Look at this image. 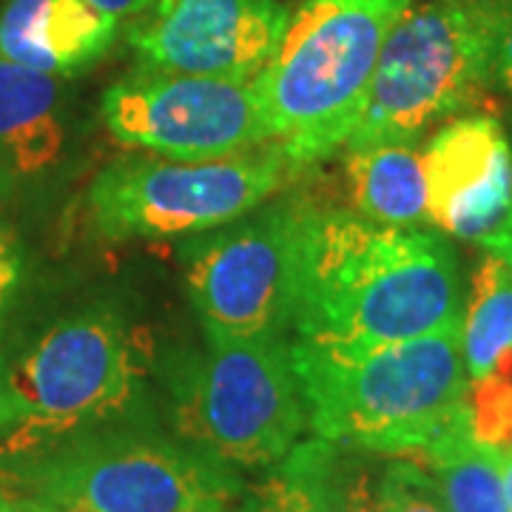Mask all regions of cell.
Masks as SVG:
<instances>
[{
    "mask_svg": "<svg viewBox=\"0 0 512 512\" xmlns=\"http://www.w3.org/2000/svg\"><path fill=\"white\" fill-rule=\"evenodd\" d=\"M498 464H501L504 490H507V501H510V512H512V444L510 447H498Z\"/></svg>",
    "mask_w": 512,
    "mask_h": 512,
    "instance_id": "24",
    "label": "cell"
},
{
    "mask_svg": "<svg viewBox=\"0 0 512 512\" xmlns=\"http://www.w3.org/2000/svg\"><path fill=\"white\" fill-rule=\"evenodd\" d=\"M143 367L114 313L63 319L0 367V461H23L126 413Z\"/></svg>",
    "mask_w": 512,
    "mask_h": 512,
    "instance_id": "5",
    "label": "cell"
},
{
    "mask_svg": "<svg viewBox=\"0 0 512 512\" xmlns=\"http://www.w3.org/2000/svg\"><path fill=\"white\" fill-rule=\"evenodd\" d=\"M311 217V205L279 202L194 245L185 288L205 336H288Z\"/></svg>",
    "mask_w": 512,
    "mask_h": 512,
    "instance_id": "9",
    "label": "cell"
},
{
    "mask_svg": "<svg viewBox=\"0 0 512 512\" xmlns=\"http://www.w3.org/2000/svg\"><path fill=\"white\" fill-rule=\"evenodd\" d=\"M103 120L120 146L183 163L217 160L268 143L254 80L143 69L103 94Z\"/></svg>",
    "mask_w": 512,
    "mask_h": 512,
    "instance_id": "10",
    "label": "cell"
},
{
    "mask_svg": "<svg viewBox=\"0 0 512 512\" xmlns=\"http://www.w3.org/2000/svg\"><path fill=\"white\" fill-rule=\"evenodd\" d=\"M493 83L512 92V0H495Z\"/></svg>",
    "mask_w": 512,
    "mask_h": 512,
    "instance_id": "20",
    "label": "cell"
},
{
    "mask_svg": "<svg viewBox=\"0 0 512 512\" xmlns=\"http://www.w3.org/2000/svg\"><path fill=\"white\" fill-rule=\"evenodd\" d=\"M345 177L353 208L362 220L390 228H419L427 222L424 163L413 143L350 148Z\"/></svg>",
    "mask_w": 512,
    "mask_h": 512,
    "instance_id": "15",
    "label": "cell"
},
{
    "mask_svg": "<svg viewBox=\"0 0 512 512\" xmlns=\"http://www.w3.org/2000/svg\"><path fill=\"white\" fill-rule=\"evenodd\" d=\"M458 256L427 228L313 208L293 336L384 345L461 322Z\"/></svg>",
    "mask_w": 512,
    "mask_h": 512,
    "instance_id": "1",
    "label": "cell"
},
{
    "mask_svg": "<svg viewBox=\"0 0 512 512\" xmlns=\"http://www.w3.org/2000/svg\"><path fill=\"white\" fill-rule=\"evenodd\" d=\"M279 464L242 512H356L370 498L362 484L348 481L336 444L325 439L296 444Z\"/></svg>",
    "mask_w": 512,
    "mask_h": 512,
    "instance_id": "16",
    "label": "cell"
},
{
    "mask_svg": "<svg viewBox=\"0 0 512 512\" xmlns=\"http://www.w3.org/2000/svg\"><path fill=\"white\" fill-rule=\"evenodd\" d=\"M461 359L470 384L512 365V262L487 251L473 271L461 311Z\"/></svg>",
    "mask_w": 512,
    "mask_h": 512,
    "instance_id": "17",
    "label": "cell"
},
{
    "mask_svg": "<svg viewBox=\"0 0 512 512\" xmlns=\"http://www.w3.org/2000/svg\"><path fill=\"white\" fill-rule=\"evenodd\" d=\"M128 43L146 72L251 83L276 55L291 12L279 0H154Z\"/></svg>",
    "mask_w": 512,
    "mask_h": 512,
    "instance_id": "11",
    "label": "cell"
},
{
    "mask_svg": "<svg viewBox=\"0 0 512 512\" xmlns=\"http://www.w3.org/2000/svg\"><path fill=\"white\" fill-rule=\"evenodd\" d=\"M427 222L487 248L512 208V146L493 114H458L421 151Z\"/></svg>",
    "mask_w": 512,
    "mask_h": 512,
    "instance_id": "12",
    "label": "cell"
},
{
    "mask_svg": "<svg viewBox=\"0 0 512 512\" xmlns=\"http://www.w3.org/2000/svg\"><path fill=\"white\" fill-rule=\"evenodd\" d=\"M484 251H495V254L507 256L512 262V208H510V217H507V222H504V228H501V234L484 248Z\"/></svg>",
    "mask_w": 512,
    "mask_h": 512,
    "instance_id": "23",
    "label": "cell"
},
{
    "mask_svg": "<svg viewBox=\"0 0 512 512\" xmlns=\"http://www.w3.org/2000/svg\"><path fill=\"white\" fill-rule=\"evenodd\" d=\"M23 504H26V512H49L43 510V507H37V504H32V501H26V498H23Z\"/></svg>",
    "mask_w": 512,
    "mask_h": 512,
    "instance_id": "26",
    "label": "cell"
},
{
    "mask_svg": "<svg viewBox=\"0 0 512 512\" xmlns=\"http://www.w3.org/2000/svg\"><path fill=\"white\" fill-rule=\"evenodd\" d=\"M18 274H20L18 254H15V248H12L9 237L0 231V305H3V299H6L9 293L15 291V285H18Z\"/></svg>",
    "mask_w": 512,
    "mask_h": 512,
    "instance_id": "21",
    "label": "cell"
},
{
    "mask_svg": "<svg viewBox=\"0 0 512 512\" xmlns=\"http://www.w3.org/2000/svg\"><path fill=\"white\" fill-rule=\"evenodd\" d=\"M117 18L86 0H6L0 55L43 74H77L106 55Z\"/></svg>",
    "mask_w": 512,
    "mask_h": 512,
    "instance_id": "13",
    "label": "cell"
},
{
    "mask_svg": "<svg viewBox=\"0 0 512 512\" xmlns=\"http://www.w3.org/2000/svg\"><path fill=\"white\" fill-rule=\"evenodd\" d=\"M291 362L308 427L336 447L419 456L470 416L461 322L384 345L291 336Z\"/></svg>",
    "mask_w": 512,
    "mask_h": 512,
    "instance_id": "2",
    "label": "cell"
},
{
    "mask_svg": "<svg viewBox=\"0 0 512 512\" xmlns=\"http://www.w3.org/2000/svg\"><path fill=\"white\" fill-rule=\"evenodd\" d=\"M495 0H424L384 43L345 148L416 143L473 109L493 83Z\"/></svg>",
    "mask_w": 512,
    "mask_h": 512,
    "instance_id": "7",
    "label": "cell"
},
{
    "mask_svg": "<svg viewBox=\"0 0 512 512\" xmlns=\"http://www.w3.org/2000/svg\"><path fill=\"white\" fill-rule=\"evenodd\" d=\"M302 171L276 143L217 160L123 157L94 177L86 208L106 239H165L222 228L254 214Z\"/></svg>",
    "mask_w": 512,
    "mask_h": 512,
    "instance_id": "8",
    "label": "cell"
},
{
    "mask_svg": "<svg viewBox=\"0 0 512 512\" xmlns=\"http://www.w3.org/2000/svg\"><path fill=\"white\" fill-rule=\"evenodd\" d=\"M168 390L180 439L231 470L279 464L308 430L291 336H205V350L168 373Z\"/></svg>",
    "mask_w": 512,
    "mask_h": 512,
    "instance_id": "6",
    "label": "cell"
},
{
    "mask_svg": "<svg viewBox=\"0 0 512 512\" xmlns=\"http://www.w3.org/2000/svg\"><path fill=\"white\" fill-rule=\"evenodd\" d=\"M419 456L447 512H510L498 447L473 436L470 416L450 427Z\"/></svg>",
    "mask_w": 512,
    "mask_h": 512,
    "instance_id": "18",
    "label": "cell"
},
{
    "mask_svg": "<svg viewBox=\"0 0 512 512\" xmlns=\"http://www.w3.org/2000/svg\"><path fill=\"white\" fill-rule=\"evenodd\" d=\"M0 512H26V504H23V498H9L0 493Z\"/></svg>",
    "mask_w": 512,
    "mask_h": 512,
    "instance_id": "25",
    "label": "cell"
},
{
    "mask_svg": "<svg viewBox=\"0 0 512 512\" xmlns=\"http://www.w3.org/2000/svg\"><path fill=\"white\" fill-rule=\"evenodd\" d=\"M23 498L49 512H228L237 470L183 439L140 427H92L15 461Z\"/></svg>",
    "mask_w": 512,
    "mask_h": 512,
    "instance_id": "4",
    "label": "cell"
},
{
    "mask_svg": "<svg viewBox=\"0 0 512 512\" xmlns=\"http://www.w3.org/2000/svg\"><path fill=\"white\" fill-rule=\"evenodd\" d=\"M66 146L60 77L0 55V180L23 183L55 168Z\"/></svg>",
    "mask_w": 512,
    "mask_h": 512,
    "instance_id": "14",
    "label": "cell"
},
{
    "mask_svg": "<svg viewBox=\"0 0 512 512\" xmlns=\"http://www.w3.org/2000/svg\"><path fill=\"white\" fill-rule=\"evenodd\" d=\"M86 3H92L94 9H100V12H106L111 18H137V15H143L148 12V6L154 3V0H86Z\"/></svg>",
    "mask_w": 512,
    "mask_h": 512,
    "instance_id": "22",
    "label": "cell"
},
{
    "mask_svg": "<svg viewBox=\"0 0 512 512\" xmlns=\"http://www.w3.org/2000/svg\"><path fill=\"white\" fill-rule=\"evenodd\" d=\"M376 504L379 512H447L430 473L410 458L384 467L376 484Z\"/></svg>",
    "mask_w": 512,
    "mask_h": 512,
    "instance_id": "19",
    "label": "cell"
},
{
    "mask_svg": "<svg viewBox=\"0 0 512 512\" xmlns=\"http://www.w3.org/2000/svg\"><path fill=\"white\" fill-rule=\"evenodd\" d=\"M416 0H305L254 80L268 143L299 168L345 148L376 63Z\"/></svg>",
    "mask_w": 512,
    "mask_h": 512,
    "instance_id": "3",
    "label": "cell"
}]
</instances>
